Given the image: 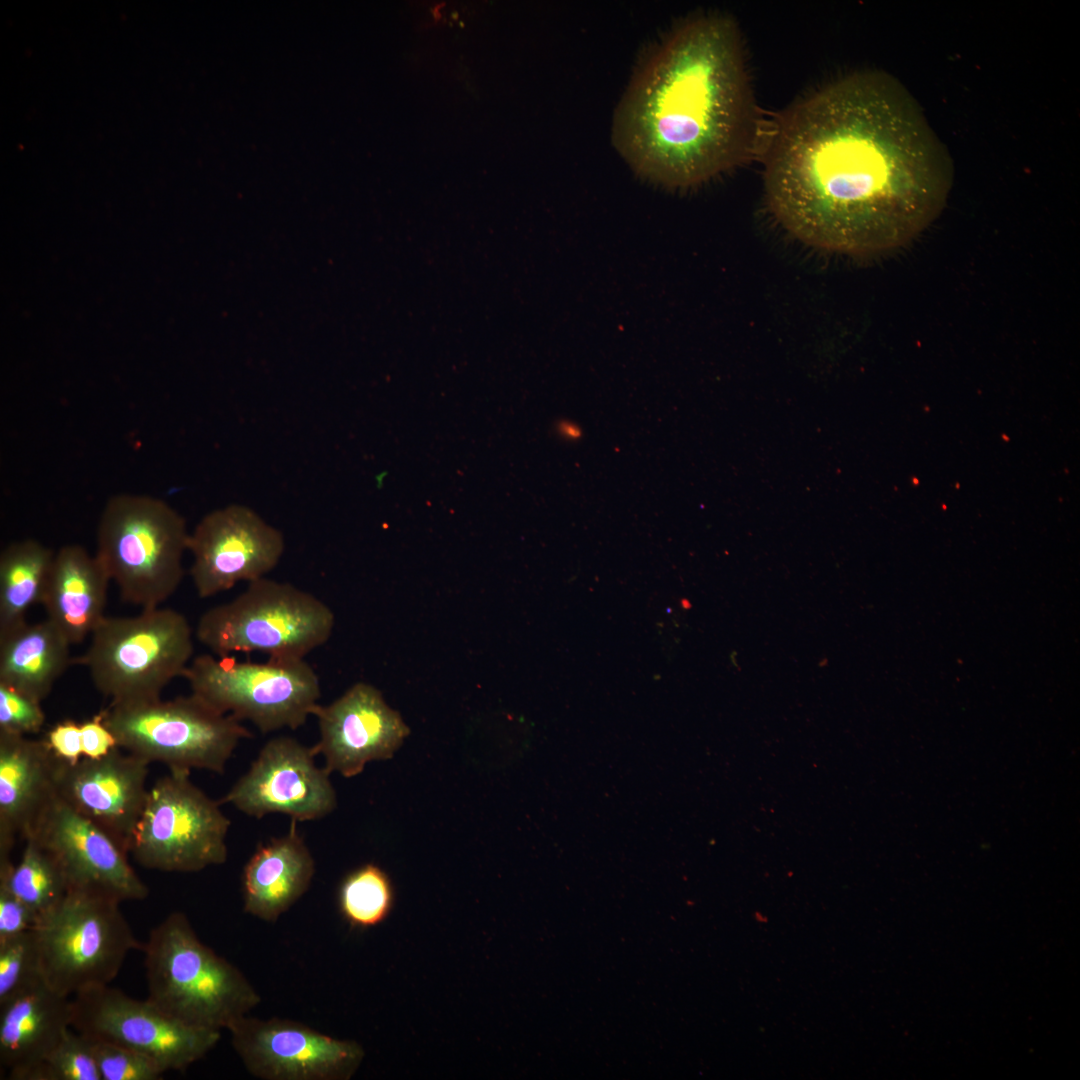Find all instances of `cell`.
<instances>
[{"label":"cell","mask_w":1080,"mask_h":1080,"mask_svg":"<svg viewBox=\"0 0 1080 1080\" xmlns=\"http://www.w3.org/2000/svg\"><path fill=\"white\" fill-rule=\"evenodd\" d=\"M765 191L802 242L847 254L909 242L941 212L953 167L915 98L876 70L796 101L763 144Z\"/></svg>","instance_id":"obj_1"},{"label":"cell","mask_w":1080,"mask_h":1080,"mask_svg":"<svg viewBox=\"0 0 1080 1080\" xmlns=\"http://www.w3.org/2000/svg\"><path fill=\"white\" fill-rule=\"evenodd\" d=\"M611 134L631 169L665 188H689L744 163L759 127L735 22L701 13L662 36L633 72Z\"/></svg>","instance_id":"obj_2"},{"label":"cell","mask_w":1080,"mask_h":1080,"mask_svg":"<svg viewBox=\"0 0 1080 1080\" xmlns=\"http://www.w3.org/2000/svg\"><path fill=\"white\" fill-rule=\"evenodd\" d=\"M142 949L146 999L187 1026L227 1030L261 1001L242 971L204 944L182 912L155 926Z\"/></svg>","instance_id":"obj_3"},{"label":"cell","mask_w":1080,"mask_h":1080,"mask_svg":"<svg viewBox=\"0 0 1080 1080\" xmlns=\"http://www.w3.org/2000/svg\"><path fill=\"white\" fill-rule=\"evenodd\" d=\"M335 616L314 594L267 577L247 583L231 601L205 611L195 636L218 657L259 652L299 660L331 637Z\"/></svg>","instance_id":"obj_4"},{"label":"cell","mask_w":1080,"mask_h":1080,"mask_svg":"<svg viewBox=\"0 0 1080 1080\" xmlns=\"http://www.w3.org/2000/svg\"><path fill=\"white\" fill-rule=\"evenodd\" d=\"M188 539L185 519L165 501L120 494L102 511L95 555L124 601L154 608L181 584Z\"/></svg>","instance_id":"obj_5"},{"label":"cell","mask_w":1080,"mask_h":1080,"mask_svg":"<svg viewBox=\"0 0 1080 1080\" xmlns=\"http://www.w3.org/2000/svg\"><path fill=\"white\" fill-rule=\"evenodd\" d=\"M193 655V630L170 608H147L132 617H105L91 634L81 663L96 689L111 703L161 698L183 677Z\"/></svg>","instance_id":"obj_6"},{"label":"cell","mask_w":1080,"mask_h":1080,"mask_svg":"<svg viewBox=\"0 0 1080 1080\" xmlns=\"http://www.w3.org/2000/svg\"><path fill=\"white\" fill-rule=\"evenodd\" d=\"M100 713L121 749L169 770L222 774L239 743L252 736L241 721L192 693L165 701L110 703Z\"/></svg>","instance_id":"obj_7"},{"label":"cell","mask_w":1080,"mask_h":1080,"mask_svg":"<svg viewBox=\"0 0 1080 1080\" xmlns=\"http://www.w3.org/2000/svg\"><path fill=\"white\" fill-rule=\"evenodd\" d=\"M120 902L70 889L62 902L34 928L43 981L72 997L109 985L127 955L141 943L119 908Z\"/></svg>","instance_id":"obj_8"},{"label":"cell","mask_w":1080,"mask_h":1080,"mask_svg":"<svg viewBox=\"0 0 1080 1080\" xmlns=\"http://www.w3.org/2000/svg\"><path fill=\"white\" fill-rule=\"evenodd\" d=\"M183 678L211 707L265 734L304 725L321 697L319 677L305 659L247 662L202 654Z\"/></svg>","instance_id":"obj_9"},{"label":"cell","mask_w":1080,"mask_h":1080,"mask_svg":"<svg viewBox=\"0 0 1080 1080\" xmlns=\"http://www.w3.org/2000/svg\"><path fill=\"white\" fill-rule=\"evenodd\" d=\"M230 824L190 772L169 770L149 787L129 853L146 869L198 872L226 862Z\"/></svg>","instance_id":"obj_10"},{"label":"cell","mask_w":1080,"mask_h":1080,"mask_svg":"<svg viewBox=\"0 0 1080 1080\" xmlns=\"http://www.w3.org/2000/svg\"><path fill=\"white\" fill-rule=\"evenodd\" d=\"M71 1027L83 1034L136 1050L167 1071H182L218 1043L221 1032L187 1026L147 999L137 1000L110 985L71 997Z\"/></svg>","instance_id":"obj_11"},{"label":"cell","mask_w":1080,"mask_h":1080,"mask_svg":"<svg viewBox=\"0 0 1080 1080\" xmlns=\"http://www.w3.org/2000/svg\"><path fill=\"white\" fill-rule=\"evenodd\" d=\"M227 1031L246 1070L263 1080H348L365 1054L356 1041L286 1018L245 1015Z\"/></svg>","instance_id":"obj_12"},{"label":"cell","mask_w":1080,"mask_h":1080,"mask_svg":"<svg viewBox=\"0 0 1080 1080\" xmlns=\"http://www.w3.org/2000/svg\"><path fill=\"white\" fill-rule=\"evenodd\" d=\"M312 747L290 736L268 740L222 803L261 819L272 813L291 820H318L332 813L337 796L330 773L316 765Z\"/></svg>","instance_id":"obj_13"},{"label":"cell","mask_w":1080,"mask_h":1080,"mask_svg":"<svg viewBox=\"0 0 1080 1080\" xmlns=\"http://www.w3.org/2000/svg\"><path fill=\"white\" fill-rule=\"evenodd\" d=\"M284 549L281 531L247 506L232 504L207 513L188 539L196 594L208 598L239 582L266 577Z\"/></svg>","instance_id":"obj_14"},{"label":"cell","mask_w":1080,"mask_h":1080,"mask_svg":"<svg viewBox=\"0 0 1080 1080\" xmlns=\"http://www.w3.org/2000/svg\"><path fill=\"white\" fill-rule=\"evenodd\" d=\"M30 836L55 856L70 889L100 894L120 903L140 901L149 894L128 861L129 853L59 797Z\"/></svg>","instance_id":"obj_15"},{"label":"cell","mask_w":1080,"mask_h":1080,"mask_svg":"<svg viewBox=\"0 0 1080 1080\" xmlns=\"http://www.w3.org/2000/svg\"><path fill=\"white\" fill-rule=\"evenodd\" d=\"M313 716L319 740L312 746L322 755L325 769L346 778L360 774L367 763L387 760L410 733L399 712L391 708L374 686L358 682Z\"/></svg>","instance_id":"obj_16"},{"label":"cell","mask_w":1080,"mask_h":1080,"mask_svg":"<svg viewBox=\"0 0 1080 1080\" xmlns=\"http://www.w3.org/2000/svg\"><path fill=\"white\" fill-rule=\"evenodd\" d=\"M149 763L118 747L76 764L59 760L57 795L129 853L148 790Z\"/></svg>","instance_id":"obj_17"},{"label":"cell","mask_w":1080,"mask_h":1080,"mask_svg":"<svg viewBox=\"0 0 1080 1080\" xmlns=\"http://www.w3.org/2000/svg\"><path fill=\"white\" fill-rule=\"evenodd\" d=\"M58 766L45 740L0 731V864L58 798Z\"/></svg>","instance_id":"obj_18"},{"label":"cell","mask_w":1080,"mask_h":1080,"mask_svg":"<svg viewBox=\"0 0 1080 1080\" xmlns=\"http://www.w3.org/2000/svg\"><path fill=\"white\" fill-rule=\"evenodd\" d=\"M71 997L43 979L0 1005V1064L12 1080H28L71 1028Z\"/></svg>","instance_id":"obj_19"},{"label":"cell","mask_w":1080,"mask_h":1080,"mask_svg":"<svg viewBox=\"0 0 1080 1080\" xmlns=\"http://www.w3.org/2000/svg\"><path fill=\"white\" fill-rule=\"evenodd\" d=\"M292 820L288 832L260 844L242 874L244 911L275 922L309 889L315 860Z\"/></svg>","instance_id":"obj_20"},{"label":"cell","mask_w":1080,"mask_h":1080,"mask_svg":"<svg viewBox=\"0 0 1080 1080\" xmlns=\"http://www.w3.org/2000/svg\"><path fill=\"white\" fill-rule=\"evenodd\" d=\"M110 582L101 561L82 546L68 544L54 554L41 604L71 645L81 643L106 617Z\"/></svg>","instance_id":"obj_21"},{"label":"cell","mask_w":1080,"mask_h":1080,"mask_svg":"<svg viewBox=\"0 0 1080 1080\" xmlns=\"http://www.w3.org/2000/svg\"><path fill=\"white\" fill-rule=\"evenodd\" d=\"M70 645L48 619L0 633V683L42 701L71 663Z\"/></svg>","instance_id":"obj_22"},{"label":"cell","mask_w":1080,"mask_h":1080,"mask_svg":"<svg viewBox=\"0 0 1080 1080\" xmlns=\"http://www.w3.org/2000/svg\"><path fill=\"white\" fill-rule=\"evenodd\" d=\"M54 552L26 539L8 545L0 555V633L25 622L26 612L41 603Z\"/></svg>","instance_id":"obj_23"},{"label":"cell","mask_w":1080,"mask_h":1080,"mask_svg":"<svg viewBox=\"0 0 1080 1080\" xmlns=\"http://www.w3.org/2000/svg\"><path fill=\"white\" fill-rule=\"evenodd\" d=\"M18 864H0V882L38 918L53 911L70 887L55 856L34 836L25 840Z\"/></svg>","instance_id":"obj_24"},{"label":"cell","mask_w":1080,"mask_h":1080,"mask_svg":"<svg viewBox=\"0 0 1080 1080\" xmlns=\"http://www.w3.org/2000/svg\"><path fill=\"white\" fill-rule=\"evenodd\" d=\"M395 891L389 875L378 865L364 864L343 879L338 904L343 918L359 929L375 927L390 915Z\"/></svg>","instance_id":"obj_25"},{"label":"cell","mask_w":1080,"mask_h":1080,"mask_svg":"<svg viewBox=\"0 0 1080 1080\" xmlns=\"http://www.w3.org/2000/svg\"><path fill=\"white\" fill-rule=\"evenodd\" d=\"M28 1080H101L88 1037L69 1028Z\"/></svg>","instance_id":"obj_26"},{"label":"cell","mask_w":1080,"mask_h":1080,"mask_svg":"<svg viewBox=\"0 0 1080 1080\" xmlns=\"http://www.w3.org/2000/svg\"><path fill=\"white\" fill-rule=\"evenodd\" d=\"M41 979L34 929L0 941V1005Z\"/></svg>","instance_id":"obj_27"},{"label":"cell","mask_w":1080,"mask_h":1080,"mask_svg":"<svg viewBox=\"0 0 1080 1080\" xmlns=\"http://www.w3.org/2000/svg\"><path fill=\"white\" fill-rule=\"evenodd\" d=\"M86 1036L101 1080H159L165 1073L156 1061L136 1050L101 1038Z\"/></svg>","instance_id":"obj_28"},{"label":"cell","mask_w":1080,"mask_h":1080,"mask_svg":"<svg viewBox=\"0 0 1080 1080\" xmlns=\"http://www.w3.org/2000/svg\"><path fill=\"white\" fill-rule=\"evenodd\" d=\"M45 723L41 701L0 683V731L18 735L38 733Z\"/></svg>","instance_id":"obj_29"},{"label":"cell","mask_w":1080,"mask_h":1080,"mask_svg":"<svg viewBox=\"0 0 1080 1080\" xmlns=\"http://www.w3.org/2000/svg\"><path fill=\"white\" fill-rule=\"evenodd\" d=\"M37 924L36 915L0 882V941L31 931Z\"/></svg>","instance_id":"obj_30"},{"label":"cell","mask_w":1080,"mask_h":1080,"mask_svg":"<svg viewBox=\"0 0 1080 1080\" xmlns=\"http://www.w3.org/2000/svg\"><path fill=\"white\" fill-rule=\"evenodd\" d=\"M53 755L68 764H76L83 758L81 724L65 720L57 723L44 739Z\"/></svg>","instance_id":"obj_31"},{"label":"cell","mask_w":1080,"mask_h":1080,"mask_svg":"<svg viewBox=\"0 0 1080 1080\" xmlns=\"http://www.w3.org/2000/svg\"><path fill=\"white\" fill-rule=\"evenodd\" d=\"M80 724L83 758L98 759L119 747L101 713Z\"/></svg>","instance_id":"obj_32"},{"label":"cell","mask_w":1080,"mask_h":1080,"mask_svg":"<svg viewBox=\"0 0 1080 1080\" xmlns=\"http://www.w3.org/2000/svg\"><path fill=\"white\" fill-rule=\"evenodd\" d=\"M555 433L557 436L568 442H576L582 436L580 427L568 420H560L555 423Z\"/></svg>","instance_id":"obj_33"}]
</instances>
